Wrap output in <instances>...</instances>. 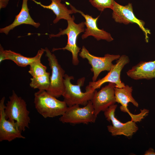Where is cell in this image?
Wrapping results in <instances>:
<instances>
[{
    "instance_id": "cell-3",
    "label": "cell",
    "mask_w": 155,
    "mask_h": 155,
    "mask_svg": "<svg viewBox=\"0 0 155 155\" xmlns=\"http://www.w3.org/2000/svg\"><path fill=\"white\" fill-rule=\"evenodd\" d=\"M9 99L5 105L6 117L15 121L21 131H24L26 128H29L30 123V112L27 109L26 103L13 90Z\"/></svg>"
},
{
    "instance_id": "cell-10",
    "label": "cell",
    "mask_w": 155,
    "mask_h": 155,
    "mask_svg": "<svg viewBox=\"0 0 155 155\" xmlns=\"http://www.w3.org/2000/svg\"><path fill=\"white\" fill-rule=\"evenodd\" d=\"M132 87L128 85L122 88L115 87V94L116 102L120 103L121 106L120 109L121 111L127 113L131 117V120L135 122H140L149 113L148 110L144 109L141 110V112L137 115H133L129 111L127 108L128 104L131 102L135 106L138 107V104L133 97Z\"/></svg>"
},
{
    "instance_id": "cell-8",
    "label": "cell",
    "mask_w": 155,
    "mask_h": 155,
    "mask_svg": "<svg viewBox=\"0 0 155 155\" xmlns=\"http://www.w3.org/2000/svg\"><path fill=\"white\" fill-rule=\"evenodd\" d=\"M112 10V17L116 22L126 25L130 23L136 24L143 32L146 42H148V34H150V30L145 27V23L143 21L135 16L131 3L123 5L115 1Z\"/></svg>"
},
{
    "instance_id": "cell-11",
    "label": "cell",
    "mask_w": 155,
    "mask_h": 155,
    "mask_svg": "<svg viewBox=\"0 0 155 155\" xmlns=\"http://www.w3.org/2000/svg\"><path fill=\"white\" fill-rule=\"evenodd\" d=\"M5 98L3 97L0 101V141L11 142L17 138L24 139L16 122L6 119L5 113Z\"/></svg>"
},
{
    "instance_id": "cell-12",
    "label": "cell",
    "mask_w": 155,
    "mask_h": 155,
    "mask_svg": "<svg viewBox=\"0 0 155 155\" xmlns=\"http://www.w3.org/2000/svg\"><path fill=\"white\" fill-rule=\"evenodd\" d=\"M115 84L109 82L98 91H96L91 101L96 116L100 112L106 111L116 102L115 94Z\"/></svg>"
},
{
    "instance_id": "cell-22",
    "label": "cell",
    "mask_w": 155,
    "mask_h": 155,
    "mask_svg": "<svg viewBox=\"0 0 155 155\" xmlns=\"http://www.w3.org/2000/svg\"><path fill=\"white\" fill-rule=\"evenodd\" d=\"M6 60L5 54V50H4L3 48L1 45H0V63H1L3 61Z\"/></svg>"
},
{
    "instance_id": "cell-5",
    "label": "cell",
    "mask_w": 155,
    "mask_h": 155,
    "mask_svg": "<svg viewBox=\"0 0 155 155\" xmlns=\"http://www.w3.org/2000/svg\"><path fill=\"white\" fill-rule=\"evenodd\" d=\"M97 117L92 102L90 100L83 107H81L78 105L68 106L59 120L64 123L88 124L95 122Z\"/></svg>"
},
{
    "instance_id": "cell-13",
    "label": "cell",
    "mask_w": 155,
    "mask_h": 155,
    "mask_svg": "<svg viewBox=\"0 0 155 155\" xmlns=\"http://www.w3.org/2000/svg\"><path fill=\"white\" fill-rule=\"evenodd\" d=\"M129 62L128 56L125 55H122L106 76L97 81L90 82L88 85L95 90L99 88L103 84L107 82L114 83L116 87L122 88L125 87V84L121 80L120 74L124 66Z\"/></svg>"
},
{
    "instance_id": "cell-19",
    "label": "cell",
    "mask_w": 155,
    "mask_h": 155,
    "mask_svg": "<svg viewBox=\"0 0 155 155\" xmlns=\"http://www.w3.org/2000/svg\"><path fill=\"white\" fill-rule=\"evenodd\" d=\"M50 73L47 72L42 75L32 77L30 79V87L34 89H38L39 90L47 91L50 84Z\"/></svg>"
},
{
    "instance_id": "cell-16",
    "label": "cell",
    "mask_w": 155,
    "mask_h": 155,
    "mask_svg": "<svg viewBox=\"0 0 155 155\" xmlns=\"http://www.w3.org/2000/svg\"><path fill=\"white\" fill-rule=\"evenodd\" d=\"M35 3L36 1L31 0ZM28 0H23L22 8L20 12L16 17L13 22L10 25L3 28H1L0 32L7 35L9 32L16 27L22 24H27L32 25L36 28L40 25L39 22H36L30 16L28 7Z\"/></svg>"
},
{
    "instance_id": "cell-20",
    "label": "cell",
    "mask_w": 155,
    "mask_h": 155,
    "mask_svg": "<svg viewBox=\"0 0 155 155\" xmlns=\"http://www.w3.org/2000/svg\"><path fill=\"white\" fill-rule=\"evenodd\" d=\"M40 60H38L29 65L30 69L28 72L32 77L40 76L47 72L46 67L41 63Z\"/></svg>"
},
{
    "instance_id": "cell-17",
    "label": "cell",
    "mask_w": 155,
    "mask_h": 155,
    "mask_svg": "<svg viewBox=\"0 0 155 155\" xmlns=\"http://www.w3.org/2000/svg\"><path fill=\"white\" fill-rule=\"evenodd\" d=\"M50 0L51 2L48 5H44L40 2H38L37 4L44 8L50 9L53 11L56 16V18L53 22L54 24L57 23L62 19L67 21L71 17L70 14L75 13L73 10L68 9L65 4L62 3L61 0Z\"/></svg>"
},
{
    "instance_id": "cell-23",
    "label": "cell",
    "mask_w": 155,
    "mask_h": 155,
    "mask_svg": "<svg viewBox=\"0 0 155 155\" xmlns=\"http://www.w3.org/2000/svg\"><path fill=\"white\" fill-rule=\"evenodd\" d=\"M9 0H0V9L6 7Z\"/></svg>"
},
{
    "instance_id": "cell-21",
    "label": "cell",
    "mask_w": 155,
    "mask_h": 155,
    "mask_svg": "<svg viewBox=\"0 0 155 155\" xmlns=\"http://www.w3.org/2000/svg\"><path fill=\"white\" fill-rule=\"evenodd\" d=\"M91 4L98 11H103L106 8L112 10L115 1L114 0H89Z\"/></svg>"
},
{
    "instance_id": "cell-14",
    "label": "cell",
    "mask_w": 155,
    "mask_h": 155,
    "mask_svg": "<svg viewBox=\"0 0 155 155\" xmlns=\"http://www.w3.org/2000/svg\"><path fill=\"white\" fill-rule=\"evenodd\" d=\"M70 6L71 9L73 10L75 13H80L85 19V21L84 22L86 28L81 36L82 39L89 36H92L97 40H103L109 42L113 40V39L110 33L104 30L103 29H101L98 28L97 22L99 16L94 18L92 16L86 14L80 10L77 9L71 5L70 4Z\"/></svg>"
},
{
    "instance_id": "cell-18",
    "label": "cell",
    "mask_w": 155,
    "mask_h": 155,
    "mask_svg": "<svg viewBox=\"0 0 155 155\" xmlns=\"http://www.w3.org/2000/svg\"><path fill=\"white\" fill-rule=\"evenodd\" d=\"M44 52L45 49L41 48L38 51L35 56L29 57L23 56L20 53L10 50H5L6 60L12 61L18 66L23 67L30 65L32 63L41 59Z\"/></svg>"
},
{
    "instance_id": "cell-15",
    "label": "cell",
    "mask_w": 155,
    "mask_h": 155,
    "mask_svg": "<svg viewBox=\"0 0 155 155\" xmlns=\"http://www.w3.org/2000/svg\"><path fill=\"white\" fill-rule=\"evenodd\" d=\"M128 76L135 80L155 78V60L141 61L127 72Z\"/></svg>"
},
{
    "instance_id": "cell-7",
    "label": "cell",
    "mask_w": 155,
    "mask_h": 155,
    "mask_svg": "<svg viewBox=\"0 0 155 155\" xmlns=\"http://www.w3.org/2000/svg\"><path fill=\"white\" fill-rule=\"evenodd\" d=\"M83 59H86L92 67L91 71L93 72L92 81H96L99 74L102 71H109L114 64L112 62L117 60L120 57L119 55H114L107 54L103 57H98L91 54L84 46L79 54Z\"/></svg>"
},
{
    "instance_id": "cell-1",
    "label": "cell",
    "mask_w": 155,
    "mask_h": 155,
    "mask_svg": "<svg viewBox=\"0 0 155 155\" xmlns=\"http://www.w3.org/2000/svg\"><path fill=\"white\" fill-rule=\"evenodd\" d=\"M74 79L72 76L65 74L64 77L65 92L63 94L64 100L68 106L75 105H86L90 100H91L96 90L89 85L86 87V91L83 92L81 87L84 84L85 78L82 77L77 81V84L71 83V81Z\"/></svg>"
},
{
    "instance_id": "cell-2",
    "label": "cell",
    "mask_w": 155,
    "mask_h": 155,
    "mask_svg": "<svg viewBox=\"0 0 155 155\" xmlns=\"http://www.w3.org/2000/svg\"><path fill=\"white\" fill-rule=\"evenodd\" d=\"M46 90H39L34 94V103L38 113L45 118L61 116L68 106Z\"/></svg>"
},
{
    "instance_id": "cell-9",
    "label": "cell",
    "mask_w": 155,
    "mask_h": 155,
    "mask_svg": "<svg viewBox=\"0 0 155 155\" xmlns=\"http://www.w3.org/2000/svg\"><path fill=\"white\" fill-rule=\"evenodd\" d=\"M117 105L113 104L104 111V115L109 122L111 121L112 125L107 126L108 131L113 136L123 135L127 137L132 136L138 130L135 122L131 120L123 123L119 120L115 116Z\"/></svg>"
},
{
    "instance_id": "cell-6",
    "label": "cell",
    "mask_w": 155,
    "mask_h": 155,
    "mask_svg": "<svg viewBox=\"0 0 155 155\" xmlns=\"http://www.w3.org/2000/svg\"><path fill=\"white\" fill-rule=\"evenodd\" d=\"M46 56L48 58L49 65L51 70L48 92L58 98L62 96L65 92L64 77L65 71L59 63L56 57L47 47L44 49Z\"/></svg>"
},
{
    "instance_id": "cell-4",
    "label": "cell",
    "mask_w": 155,
    "mask_h": 155,
    "mask_svg": "<svg viewBox=\"0 0 155 155\" xmlns=\"http://www.w3.org/2000/svg\"><path fill=\"white\" fill-rule=\"evenodd\" d=\"M75 17L73 16L70 19L67 20V26L64 29H60L59 32L57 34H49L50 38L59 37L65 34L67 36V42L66 45L62 48H53L52 51L58 50H67L70 52L72 55V63L74 65H78L79 63L78 58V54L80 52L81 48L79 47L77 44V40L78 35L81 33L84 32L85 24L84 22L77 24L74 22Z\"/></svg>"
}]
</instances>
